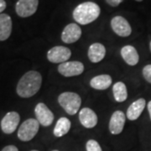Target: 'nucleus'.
Returning <instances> with one entry per match:
<instances>
[{
	"mask_svg": "<svg viewBox=\"0 0 151 151\" xmlns=\"http://www.w3.org/2000/svg\"><path fill=\"white\" fill-rule=\"evenodd\" d=\"M71 51L65 46H55L47 52V59L51 63H64L70 59Z\"/></svg>",
	"mask_w": 151,
	"mask_h": 151,
	"instance_id": "423d86ee",
	"label": "nucleus"
},
{
	"mask_svg": "<svg viewBox=\"0 0 151 151\" xmlns=\"http://www.w3.org/2000/svg\"><path fill=\"white\" fill-rule=\"evenodd\" d=\"M35 113L38 122L44 127H48L51 125L54 121V114L43 103H38L36 105L35 108Z\"/></svg>",
	"mask_w": 151,
	"mask_h": 151,
	"instance_id": "6e6552de",
	"label": "nucleus"
},
{
	"mask_svg": "<svg viewBox=\"0 0 151 151\" xmlns=\"http://www.w3.org/2000/svg\"><path fill=\"white\" fill-rule=\"evenodd\" d=\"M121 55L128 65L134 66L139 63V55L137 50L132 45H125L121 49Z\"/></svg>",
	"mask_w": 151,
	"mask_h": 151,
	"instance_id": "dca6fc26",
	"label": "nucleus"
},
{
	"mask_svg": "<svg viewBox=\"0 0 151 151\" xmlns=\"http://www.w3.org/2000/svg\"><path fill=\"white\" fill-rule=\"evenodd\" d=\"M40 129V123L37 119H29L20 125L18 130V138L21 141H30L37 134Z\"/></svg>",
	"mask_w": 151,
	"mask_h": 151,
	"instance_id": "20e7f679",
	"label": "nucleus"
},
{
	"mask_svg": "<svg viewBox=\"0 0 151 151\" xmlns=\"http://www.w3.org/2000/svg\"><path fill=\"white\" fill-rule=\"evenodd\" d=\"M135 1H137V2H142L143 0H135Z\"/></svg>",
	"mask_w": 151,
	"mask_h": 151,
	"instance_id": "bb28decb",
	"label": "nucleus"
},
{
	"mask_svg": "<svg viewBox=\"0 0 151 151\" xmlns=\"http://www.w3.org/2000/svg\"><path fill=\"white\" fill-rule=\"evenodd\" d=\"M147 107H148V111H149V113H150V120H151V101L149 102L148 105H147Z\"/></svg>",
	"mask_w": 151,
	"mask_h": 151,
	"instance_id": "a878e982",
	"label": "nucleus"
},
{
	"mask_svg": "<svg viewBox=\"0 0 151 151\" xmlns=\"http://www.w3.org/2000/svg\"><path fill=\"white\" fill-rule=\"evenodd\" d=\"M58 103L69 115H75L80 109L81 98L76 92H65L60 94Z\"/></svg>",
	"mask_w": 151,
	"mask_h": 151,
	"instance_id": "7ed1b4c3",
	"label": "nucleus"
},
{
	"mask_svg": "<svg viewBox=\"0 0 151 151\" xmlns=\"http://www.w3.org/2000/svg\"><path fill=\"white\" fill-rule=\"evenodd\" d=\"M31 151H39V150H31Z\"/></svg>",
	"mask_w": 151,
	"mask_h": 151,
	"instance_id": "c756f323",
	"label": "nucleus"
},
{
	"mask_svg": "<svg viewBox=\"0 0 151 151\" xmlns=\"http://www.w3.org/2000/svg\"><path fill=\"white\" fill-rule=\"evenodd\" d=\"M52 151H59V150H52Z\"/></svg>",
	"mask_w": 151,
	"mask_h": 151,
	"instance_id": "c85d7f7f",
	"label": "nucleus"
},
{
	"mask_svg": "<svg viewBox=\"0 0 151 151\" xmlns=\"http://www.w3.org/2000/svg\"><path fill=\"white\" fill-rule=\"evenodd\" d=\"M111 27L113 32L121 37H128L132 33L129 23L122 16L113 17L111 20Z\"/></svg>",
	"mask_w": 151,
	"mask_h": 151,
	"instance_id": "1a4fd4ad",
	"label": "nucleus"
},
{
	"mask_svg": "<svg viewBox=\"0 0 151 151\" xmlns=\"http://www.w3.org/2000/svg\"><path fill=\"white\" fill-rule=\"evenodd\" d=\"M58 71L60 75L65 77L76 76L81 75L84 71V65L81 61L77 60L65 61L64 63L60 64L58 66Z\"/></svg>",
	"mask_w": 151,
	"mask_h": 151,
	"instance_id": "39448f33",
	"label": "nucleus"
},
{
	"mask_svg": "<svg viewBox=\"0 0 151 151\" xmlns=\"http://www.w3.org/2000/svg\"><path fill=\"white\" fill-rule=\"evenodd\" d=\"M42 76L36 70H29L19 79L16 91L19 97L24 98L33 97L41 87Z\"/></svg>",
	"mask_w": 151,
	"mask_h": 151,
	"instance_id": "f257e3e1",
	"label": "nucleus"
},
{
	"mask_svg": "<svg viewBox=\"0 0 151 151\" xmlns=\"http://www.w3.org/2000/svg\"><path fill=\"white\" fill-rule=\"evenodd\" d=\"M126 121V115L124 112L118 110L115 111L111 116L109 121V131L112 134H119L124 130V124Z\"/></svg>",
	"mask_w": 151,
	"mask_h": 151,
	"instance_id": "9b49d317",
	"label": "nucleus"
},
{
	"mask_svg": "<svg viewBox=\"0 0 151 151\" xmlns=\"http://www.w3.org/2000/svg\"><path fill=\"white\" fill-rule=\"evenodd\" d=\"M150 51H151V41H150Z\"/></svg>",
	"mask_w": 151,
	"mask_h": 151,
	"instance_id": "cd10ccee",
	"label": "nucleus"
},
{
	"mask_svg": "<svg viewBox=\"0 0 151 151\" xmlns=\"http://www.w3.org/2000/svg\"><path fill=\"white\" fill-rule=\"evenodd\" d=\"M79 120L81 125L86 129H92L97 124V114L89 108H81L79 112Z\"/></svg>",
	"mask_w": 151,
	"mask_h": 151,
	"instance_id": "ddd939ff",
	"label": "nucleus"
},
{
	"mask_svg": "<svg viewBox=\"0 0 151 151\" xmlns=\"http://www.w3.org/2000/svg\"><path fill=\"white\" fill-rule=\"evenodd\" d=\"M146 101L145 98H139L134 101L127 109L126 117L130 121H134L140 117L141 113L145 108Z\"/></svg>",
	"mask_w": 151,
	"mask_h": 151,
	"instance_id": "4468645a",
	"label": "nucleus"
},
{
	"mask_svg": "<svg viewBox=\"0 0 151 151\" xmlns=\"http://www.w3.org/2000/svg\"><path fill=\"white\" fill-rule=\"evenodd\" d=\"M100 7L93 2H85L77 6L73 11V18L80 24H88L96 20L100 15Z\"/></svg>",
	"mask_w": 151,
	"mask_h": 151,
	"instance_id": "f03ea898",
	"label": "nucleus"
},
{
	"mask_svg": "<svg viewBox=\"0 0 151 151\" xmlns=\"http://www.w3.org/2000/svg\"><path fill=\"white\" fill-rule=\"evenodd\" d=\"M39 0H19L15 5L17 14L22 18L33 15L38 9Z\"/></svg>",
	"mask_w": 151,
	"mask_h": 151,
	"instance_id": "0eeeda50",
	"label": "nucleus"
},
{
	"mask_svg": "<svg viewBox=\"0 0 151 151\" xmlns=\"http://www.w3.org/2000/svg\"><path fill=\"white\" fill-rule=\"evenodd\" d=\"M70 125L71 124H70V120L67 118L62 117L58 119V121L56 122V124L53 130V134L57 138L62 137L70 131Z\"/></svg>",
	"mask_w": 151,
	"mask_h": 151,
	"instance_id": "6ab92c4d",
	"label": "nucleus"
},
{
	"mask_svg": "<svg viewBox=\"0 0 151 151\" xmlns=\"http://www.w3.org/2000/svg\"><path fill=\"white\" fill-rule=\"evenodd\" d=\"M12 19L6 14H0V41H4L12 32Z\"/></svg>",
	"mask_w": 151,
	"mask_h": 151,
	"instance_id": "f3484780",
	"label": "nucleus"
},
{
	"mask_svg": "<svg viewBox=\"0 0 151 151\" xmlns=\"http://www.w3.org/2000/svg\"><path fill=\"white\" fill-rule=\"evenodd\" d=\"M88 58L92 63L102 61L106 55V48L101 43H93L88 49Z\"/></svg>",
	"mask_w": 151,
	"mask_h": 151,
	"instance_id": "2eb2a0df",
	"label": "nucleus"
},
{
	"mask_svg": "<svg viewBox=\"0 0 151 151\" xmlns=\"http://www.w3.org/2000/svg\"><path fill=\"white\" fill-rule=\"evenodd\" d=\"M106 2L112 7H117L123 2V0H106Z\"/></svg>",
	"mask_w": 151,
	"mask_h": 151,
	"instance_id": "5701e85b",
	"label": "nucleus"
},
{
	"mask_svg": "<svg viewBox=\"0 0 151 151\" xmlns=\"http://www.w3.org/2000/svg\"><path fill=\"white\" fill-rule=\"evenodd\" d=\"M20 121V116L17 112H9L1 121V129L7 134H13L16 130Z\"/></svg>",
	"mask_w": 151,
	"mask_h": 151,
	"instance_id": "9d476101",
	"label": "nucleus"
},
{
	"mask_svg": "<svg viewBox=\"0 0 151 151\" xmlns=\"http://www.w3.org/2000/svg\"><path fill=\"white\" fill-rule=\"evenodd\" d=\"M113 92L114 99L118 103L124 102L128 98L127 87H126V85L122 81H118L113 85Z\"/></svg>",
	"mask_w": 151,
	"mask_h": 151,
	"instance_id": "aec40b11",
	"label": "nucleus"
},
{
	"mask_svg": "<svg viewBox=\"0 0 151 151\" xmlns=\"http://www.w3.org/2000/svg\"><path fill=\"white\" fill-rule=\"evenodd\" d=\"M112 77L109 75L103 74L94 76L90 81V85L96 90H106L112 84Z\"/></svg>",
	"mask_w": 151,
	"mask_h": 151,
	"instance_id": "a211bd4d",
	"label": "nucleus"
},
{
	"mask_svg": "<svg viewBox=\"0 0 151 151\" xmlns=\"http://www.w3.org/2000/svg\"><path fill=\"white\" fill-rule=\"evenodd\" d=\"M2 151H19L18 150V148H17L16 146L14 145H8L5 146Z\"/></svg>",
	"mask_w": 151,
	"mask_h": 151,
	"instance_id": "b1692460",
	"label": "nucleus"
},
{
	"mask_svg": "<svg viewBox=\"0 0 151 151\" xmlns=\"http://www.w3.org/2000/svg\"><path fill=\"white\" fill-rule=\"evenodd\" d=\"M86 151H103L98 142L94 139H90L86 144Z\"/></svg>",
	"mask_w": 151,
	"mask_h": 151,
	"instance_id": "412c9836",
	"label": "nucleus"
},
{
	"mask_svg": "<svg viewBox=\"0 0 151 151\" xmlns=\"http://www.w3.org/2000/svg\"><path fill=\"white\" fill-rule=\"evenodd\" d=\"M6 2L4 0H0V14L6 9Z\"/></svg>",
	"mask_w": 151,
	"mask_h": 151,
	"instance_id": "393cba45",
	"label": "nucleus"
},
{
	"mask_svg": "<svg viewBox=\"0 0 151 151\" xmlns=\"http://www.w3.org/2000/svg\"><path fill=\"white\" fill-rule=\"evenodd\" d=\"M143 76H144V78L145 79L146 81L151 84V64L145 65L144 67V69H143Z\"/></svg>",
	"mask_w": 151,
	"mask_h": 151,
	"instance_id": "4be33fe9",
	"label": "nucleus"
},
{
	"mask_svg": "<svg viewBox=\"0 0 151 151\" xmlns=\"http://www.w3.org/2000/svg\"><path fill=\"white\" fill-rule=\"evenodd\" d=\"M81 36V29L76 24H69L61 33V40L64 43L71 44L77 41Z\"/></svg>",
	"mask_w": 151,
	"mask_h": 151,
	"instance_id": "f8f14e48",
	"label": "nucleus"
}]
</instances>
